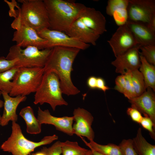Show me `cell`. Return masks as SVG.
Listing matches in <instances>:
<instances>
[{"label":"cell","instance_id":"6da1fadb","mask_svg":"<svg viewBox=\"0 0 155 155\" xmlns=\"http://www.w3.org/2000/svg\"><path fill=\"white\" fill-rule=\"evenodd\" d=\"M80 50L75 48L55 46L51 48L45 65L44 71H51L56 74L59 79L63 94L75 95L80 91L73 84L71 73L74 61Z\"/></svg>","mask_w":155,"mask_h":155},{"label":"cell","instance_id":"7a4b0ae2","mask_svg":"<svg viewBox=\"0 0 155 155\" xmlns=\"http://www.w3.org/2000/svg\"><path fill=\"white\" fill-rule=\"evenodd\" d=\"M48 17L49 29L65 33L86 7L84 4L63 0H44Z\"/></svg>","mask_w":155,"mask_h":155},{"label":"cell","instance_id":"3957f363","mask_svg":"<svg viewBox=\"0 0 155 155\" xmlns=\"http://www.w3.org/2000/svg\"><path fill=\"white\" fill-rule=\"evenodd\" d=\"M12 132L10 136L2 144L1 148L13 155H28L39 146L49 144L57 140L56 135L44 136L38 142L30 141L23 134L20 125L16 122L12 121Z\"/></svg>","mask_w":155,"mask_h":155},{"label":"cell","instance_id":"277c9868","mask_svg":"<svg viewBox=\"0 0 155 155\" xmlns=\"http://www.w3.org/2000/svg\"><path fill=\"white\" fill-rule=\"evenodd\" d=\"M62 94L60 81L56 74L51 71L45 72L35 92L34 103L40 105L48 103L55 111L58 106L68 104L63 98Z\"/></svg>","mask_w":155,"mask_h":155},{"label":"cell","instance_id":"5b68a950","mask_svg":"<svg viewBox=\"0 0 155 155\" xmlns=\"http://www.w3.org/2000/svg\"><path fill=\"white\" fill-rule=\"evenodd\" d=\"M22 5L17 20L36 32L49 28L47 11L43 0H21Z\"/></svg>","mask_w":155,"mask_h":155},{"label":"cell","instance_id":"8992f818","mask_svg":"<svg viewBox=\"0 0 155 155\" xmlns=\"http://www.w3.org/2000/svg\"><path fill=\"white\" fill-rule=\"evenodd\" d=\"M51 50V49L40 50L33 46L22 49L16 44L10 47L5 58L9 60L17 59L15 67L17 68H43Z\"/></svg>","mask_w":155,"mask_h":155},{"label":"cell","instance_id":"52a82bcc","mask_svg":"<svg viewBox=\"0 0 155 155\" xmlns=\"http://www.w3.org/2000/svg\"><path fill=\"white\" fill-rule=\"evenodd\" d=\"M44 73L43 68L20 67L12 80V88L9 94L12 97L26 96L35 92Z\"/></svg>","mask_w":155,"mask_h":155},{"label":"cell","instance_id":"ba28073f","mask_svg":"<svg viewBox=\"0 0 155 155\" xmlns=\"http://www.w3.org/2000/svg\"><path fill=\"white\" fill-rule=\"evenodd\" d=\"M128 20L142 22L155 31V1L129 0Z\"/></svg>","mask_w":155,"mask_h":155},{"label":"cell","instance_id":"9c48e42d","mask_svg":"<svg viewBox=\"0 0 155 155\" xmlns=\"http://www.w3.org/2000/svg\"><path fill=\"white\" fill-rule=\"evenodd\" d=\"M41 38L46 40L47 43L45 49L59 46L74 47L85 50L90 45L71 37L64 32L46 28L37 32Z\"/></svg>","mask_w":155,"mask_h":155},{"label":"cell","instance_id":"30bf717a","mask_svg":"<svg viewBox=\"0 0 155 155\" xmlns=\"http://www.w3.org/2000/svg\"><path fill=\"white\" fill-rule=\"evenodd\" d=\"M15 25L16 30L12 41L16 42V45L21 48L33 46L40 50L45 49L47 41L40 37L35 30L19 21Z\"/></svg>","mask_w":155,"mask_h":155},{"label":"cell","instance_id":"8fae6325","mask_svg":"<svg viewBox=\"0 0 155 155\" xmlns=\"http://www.w3.org/2000/svg\"><path fill=\"white\" fill-rule=\"evenodd\" d=\"M107 42L115 57L139 44L125 24L119 26Z\"/></svg>","mask_w":155,"mask_h":155},{"label":"cell","instance_id":"7c38bea8","mask_svg":"<svg viewBox=\"0 0 155 155\" xmlns=\"http://www.w3.org/2000/svg\"><path fill=\"white\" fill-rule=\"evenodd\" d=\"M75 123L73 125L74 134L80 137H85L90 141H94V131L92 127L94 117L92 114L85 109L78 107L73 112Z\"/></svg>","mask_w":155,"mask_h":155},{"label":"cell","instance_id":"4fadbf2b","mask_svg":"<svg viewBox=\"0 0 155 155\" xmlns=\"http://www.w3.org/2000/svg\"><path fill=\"white\" fill-rule=\"evenodd\" d=\"M141 46L138 44L116 57L111 64L115 67L116 73L125 75L134 70L138 69L141 65L139 52Z\"/></svg>","mask_w":155,"mask_h":155},{"label":"cell","instance_id":"5bb4252c","mask_svg":"<svg viewBox=\"0 0 155 155\" xmlns=\"http://www.w3.org/2000/svg\"><path fill=\"white\" fill-rule=\"evenodd\" d=\"M37 119L42 124L51 125L56 130L69 136L74 135L73 125L74 119L73 116H67L58 117L52 115L48 109L42 110L38 107Z\"/></svg>","mask_w":155,"mask_h":155},{"label":"cell","instance_id":"9a60e30c","mask_svg":"<svg viewBox=\"0 0 155 155\" xmlns=\"http://www.w3.org/2000/svg\"><path fill=\"white\" fill-rule=\"evenodd\" d=\"M150 87L140 95L129 99L131 107L135 108L144 116L150 117L155 125V94Z\"/></svg>","mask_w":155,"mask_h":155},{"label":"cell","instance_id":"2e32d148","mask_svg":"<svg viewBox=\"0 0 155 155\" xmlns=\"http://www.w3.org/2000/svg\"><path fill=\"white\" fill-rule=\"evenodd\" d=\"M86 26L100 35L106 32V20L103 14L94 8L86 7L78 18Z\"/></svg>","mask_w":155,"mask_h":155},{"label":"cell","instance_id":"e0dca14e","mask_svg":"<svg viewBox=\"0 0 155 155\" xmlns=\"http://www.w3.org/2000/svg\"><path fill=\"white\" fill-rule=\"evenodd\" d=\"M126 25L138 44L155 45V31L146 24L128 20Z\"/></svg>","mask_w":155,"mask_h":155},{"label":"cell","instance_id":"ac0fdd59","mask_svg":"<svg viewBox=\"0 0 155 155\" xmlns=\"http://www.w3.org/2000/svg\"><path fill=\"white\" fill-rule=\"evenodd\" d=\"M1 93L4 99V110L0 125L4 126L7 125L10 121L16 122L17 121V108L19 104L25 101L27 98L26 96L21 95L12 97L6 92Z\"/></svg>","mask_w":155,"mask_h":155},{"label":"cell","instance_id":"d6986e66","mask_svg":"<svg viewBox=\"0 0 155 155\" xmlns=\"http://www.w3.org/2000/svg\"><path fill=\"white\" fill-rule=\"evenodd\" d=\"M69 36L84 43L95 46L100 35L96 33L77 19L65 33Z\"/></svg>","mask_w":155,"mask_h":155},{"label":"cell","instance_id":"ffe728a7","mask_svg":"<svg viewBox=\"0 0 155 155\" xmlns=\"http://www.w3.org/2000/svg\"><path fill=\"white\" fill-rule=\"evenodd\" d=\"M129 0H109L106 7V14L112 16L119 26L125 25L128 20Z\"/></svg>","mask_w":155,"mask_h":155},{"label":"cell","instance_id":"44dd1931","mask_svg":"<svg viewBox=\"0 0 155 155\" xmlns=\"http://www.w3.org/2000/svg\"><path fill=\"white\" fill-rule=\"evenodd\" d=\"M19 115L25 121L27 133L37 134L41 133L42 125L35 117L33 109L31 106H28L23 108Z\"/></svg>","mask_w":155,"mask_h":155},{"label":"cell","instance_id":"7402d4cb","mask_svg":"<svg viewBox=\"0 0 155 155\" xmlns=\"http://www.w3.org/2000/svg\"><path fill=\"white\" fill-rule=\"evenodd\" d=\"M133 148L138 155H155V145L148 142L143 136L141 128L132 139Z\"/></svg>","mask_w":155,"mask_h":155},{"label":"cell","instance_id":"603a6c76","mask_svg":"<svg viewBox=\"0 0 155 155\" xmlns=\"http://www.w3.org/2000/svg\"><path fill=\"white\" fill-rule=\"evenodd\" d=\"M141 65L139 71L144 78L146 88H151L155 91V67L149 63L143 56L140 55Z\"/></svg>","mask_w":155,"mask_h":155},{"label":"cell","instance_id":"cb8c5ba5","mask_svg":"<svg viewBox=\"0 0 155 155\" xmlns=\"http://www.w3.org/2000/svg\"><path fill=\"white\" fill-rule=\"evenodd\" d=\"M80 137L90 149H93L104 155H123L118 145L112 143L102 145L94 141L88 142L83 137Z\"/></svg>","mask_w":155,"mask_h":155},{"label":"cell","instance_id":"d4e9b609","mask_svg":"<svg viewBox=\"0 0 155 155\" xmlns=\"http://www.w3.org/2000/svg\"><path fill=\"white\" fill-rule=\"evenodd\" d=\"M19 68L14 67L0 73V91L9 94L12 88V80Z\"/></svg>","mask_w":155,"mask_h":155},{"label":"cell","instance_id":"484cf974","mask_svg":"<svg viewBox=\"0 0 155 155\" xmlns=\"http://www.w3.org/2000/svg\"><path fill=\"white\" fill-rule=\"evenodd\" d=\"M62 155H86L89 150L80 146L77 142H61Z\"/></svg>","mask_w":155,"mask_h":155},{"label":"cell","instance_id":"4316f807","mask_svg":"<svg viewBox=\"0 0 155 155\" xmlns=\"http://www.w3.org/2000/svg\"><path fill=\"white\" fill-rule=\"evenodd\" d=\"M131 78L136 96H139L146 90L143 75L138 69H136L131 71Z\"/></svg>","mask_w":155,"mask_h":155},{"label":"cell","instance_id":"83f0119b","mask_svg":"<svg viewBox=\"0 0 155 155\" xmlns=\"http://www.w3.org/2000/svg\"><path fill=\"white\" fill-rule=\"evenodd\" d=\"M140 49V55L144 57L150 63L155 65V45H141Z\"/></svg>","mask_w":155,"mask_h":155},{"label":"cell","instance_id":"f1b7e54d","mask_svg":"<svg viewBox=\"0 0 155 155\" xmlns=\"http://www.w3.org/2000/svg\"><path fill=\"white\" fill-rule=\"evenodd\" d=\"M124 75L126 79V84L123 94L128 99L136 97L131 80V71L128 72Z\"/></svg>","mask_w":155,"mask_h":155},{"label":"cell","instance_id":"f546056e","mask_svg":"<svg viewBox=\"0 0 155 155\" xmlns=\"http://www.w3.org/2000/svg\"><path fill=\"white\" fill-rule=\"evenodd\" d=\"M118 146L123 155H137L133 148L132 139H123Z\"/></svg>","mask_w":155,"mask_h":155},{"label":"cell","instance_id":"4dcf8cb0","mask_svg":"<svg viewBox=\"0 0 155 155\" xmlns=\"http://www.w3.org/2000/svg\"><path fill=\"white\" fill-rule=\"evenodd\" d=\"M142 127L148 131L151 138L155 140V125L148 117H143L140 124Z\"/></svg>","mask_w":155,"mask_h":155},{"label":"cell","instance_id":"1f68e13d","mask_svg":"<svg viewBox=\"0 0 155 155\" xmlns=\"http://www.w3.org/2000/svg\"><path fill=\"white\" fill-rule=\"evenodd\" d=\"M61 142L58 141L49 148L43 147L41 150L46 155H61L62 154Z\"/></svg>","mask_w":155,"mask_h":155},{"label":"cell","instance_id":"d6a6232c","mask_svg":"<svg viewBox=\"0 0 155 155\" xmlns=\"http://www.w3.org/2000/svg\"><path fill=\"white\" fill-rule=\"evenodd\" d=\"M17 59L8 60L4 57H0V73L8 70L15 67Z\"/></svg>","mask_w":155,"mask_h":155},{"label":"cell","instance_id":"836d02e7","mask_svg":"<svg viewBox=\"0 0 155 155\" xmlns=\"http://www.w3.org/2000/svg\"><path fill=\"white\" fill-rule=\"evenodd\" d=\"M126 113L133 121L140 124L143 117L139 111L135 108L131 107L127 108Z\"/></svg>","mask_w":155,"mask_h":155},{"label":"cell","instance_id":"e575fe53","mask_svg":"<svg viewBox=\"0 0 155 155\" xmlns=\"http://www.w3.org/2000/svg\"><path fill=\"white\" fill-rule=\"evenodd\" d=\"M115 84L114 89L123 94L126 84V79L125 75H121L117 77L115 80Z\"/></svg>","mask_w":155,"mask_h":155},{"label":"cell","instance_id":"d590c367","mask_svg":"<svg viewBox=\"0 0 155 155\" xmlns=\"http://www.w3.org/2000/svg\"><path fill=\"white\" fill-rule=\"evenodd\" d=\"M110 89L106 85L104 80L102 78H97L96 89H98L105 92Z\"/></svg>","mask_w":155,"mask_h":155},{"label":"cell","instance_id":"8d00e7d4","mask_svg":"<svg viewBox=\"0 0 155 155\" xmlns=\"http://www.w3.org/2000/svg\"><path fill=\"white\" fill-rule=\"evenodd\" d=\"M97 77L94 76L89 77L87 80V84L88 88L92 89H96Z\"/></svg>","mask_w":155,"mask_h":155},{"label":"cell","instance_id":"74e56055","mask_svg":"<svg viewBox=\"0 0 155 155\" xmlns=\"http://www.w3.org/2000/svg\"><path fill=\"white\" fill-rule=\"evenodd\" d=\"M30 155H46L45 153L41 150L40 151L37 152L35 153L31 154Z\"/></svg>","mask_w":155,"mask_h":155},{"label":"cell","instance_id":"f35d334b","mask_svg":"<svg viewBox=\"0 0 155 155\" xmlns=\"http://www.w3.org/2000/svg\"><path fill=\"white\" fill-rule=\"evenodd\" d=\"M2 95L1 92L0 91V96ZM4 102L0 99V109L3 106ZM1 116L0 115V123L1 121Z\"/></svg>","mask_w":155,"mask_h":155},{"label":"cell","instance_id":"ab89813d","mask_svg":"<svg viewBox=\"0 0 155 155\" xmlns=\"http://www.w3.org/2000/svg\"><path fill=\"white\" fill-rule=\"evenodd\" d=\"M90 150L91 151L93 155H104L93 149H90Z\"/></svg>","mask_w":155,"mask_h":155},{"label":"cell","instance_id":"60d3db41","mask_svg":"<svg viewBox=\"0 0 155 155\" xmlns=\"http://www.w3.org/2000/svg\"><path fill=\"white\" fill-rule=\"evenodd\" d=\"M86 155H93V154L91 151L90 150H89Z\"/></svg>","mask_w":155,"mask_h":155}]
</instances>
